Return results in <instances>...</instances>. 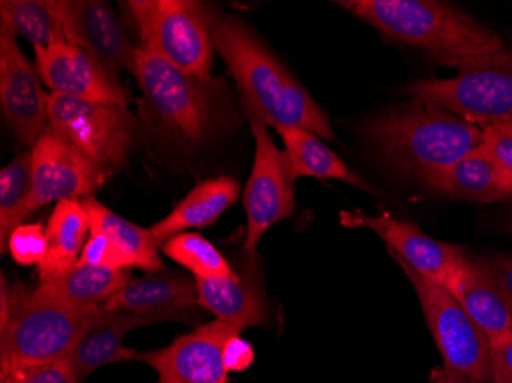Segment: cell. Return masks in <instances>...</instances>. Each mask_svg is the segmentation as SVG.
Here are the masks:
<instances>
[{
  "mask_svg": "<svg viewBox=\"0 0 512 383\" xmlns=\"http://www.w3.org/2000/svg\"><path fill=\"white\" fill-rule=\"evenodd\" d=\"M80 262L91 266L108 267V269H131L135 267L134 261L102 233L91 232L85 247H83Z\"/></svg>",
  "mask_w": 512,
  "mask_h": 383,
  "instance_id": "1f68e13d",
  "label": "cell"
},
{
  "mask_svg": "<svg viewBox=\"0 0 512 383\" xmlns=\"http://www.w3.org/2000/svg\"><path fill=\"white\" fill-rule=\"evenodd\" d=\"M166 319L165 316L135 315L103 308L102 315L83 334L73 353L69 354L68 361L76 368L80 380L86 379L103 365L134 361L137 350L123 347L126 334L134 328Z\"/></svg>",
  "mask_w": 512,
  "mask_h": 383,
  "instance_id": "ffe728a7",
  "label": "cell"
},
{
  "mask_svg": "<svg viewBox=\"0 0 512 383\" xmlns=\"http://www.w3.org/2000/svg\"><path fill=\"white\" fill-rule=\"evenodd\" d=\"M408 94L473 125L511 123L512 48L468 60L451 79L413 83Z\"/></svg>",
  "mask_w": 512,
  "mask_h": 383,
  "instance_id": "52a82bcc",
  "label": "cell"
},
{
  "mask_svg": "<svg viewBox=\"0 0 512 383\" xmlns=\"http://www.w3.org/2000/svg\"><path fill=\"white\" fill-rule=\"evenodd\" d=\"M253 361H255V351L249 342L241 338L240 334L227 341L226 347H224V364H226L227 370L240 373V371L247 370Z\"/></svg>",
  "mask_w": 512,
  "mask_h": 383,
  "instance_id": "d590c367",
  "label": "cell"
},
{
  "mask_svg": "<svg viewBox=\"0 0 512 383\" xmlns=\"http://www.w3.org/2000/svg\"><path fill=\"white\" fill-rule=\"evenodd\" d=\"M493 370L490 383H512V333L491 344Z\"/></svg>",
  "mask_w": 512,
  "mask_h": 383,
  "instance_id": "e575fe53",
  "label": "cell"
},
{
  "mask_svg": "<svg viewBox=\"0 0 512 383\" xmlns=\"http://www.w3.org/2000/svg\"><path fill=\"white\" fill-rule=\"evenodd\" d=\"M66 42L99 60L114 76L128 68L134 53L119 17L99 0H56Z\"/></svg>",
  "mask_w": 512,
  "mask_h": 383,
  "instance_id": "2e32d148",
  "label": "cell"
},
{
  "mask_svg": "<svg viewBox=\"0 0 512 383\" xmlns=\"http://www.w3.org/2000/svg\"><path fill=\"white\" fill-rule=\"evenodd\" d=\"M37 74L53 94L128 108L131 94L99 60L71 43L34 46Z\"/></svg>",
  "mask_w": 512,
  "mask_h": 383,
  "instance_id": "4fadbf2b",
  "label": "cell"
},
{
  "mask_svg": "<svg viewBox=\"0 0 512 383\" xmlns=\"http://www.w3.org/2000/svg\"><path fill=\"white\" fill-rule=\"evenodd\" d=\"M424 183L440 194L480 204L497 203L512 195L511 181L482 143L444 171L425 178Z\"/></svg>",
  "mask_w": 512,
  "mask_h": 383,
  "instance_id": "d6986e66",
  "label": "cell"
},
{
  "mask_svg": "<svg viewBox=\"0 0 512 383\" xmlns=\"http://www.w3.org/2000/svg\"><path fill=\"white\" fill-rule=\"evenodd\" d=\"M198 304L227 322L246 330L263 325L267 318L266 301L260 287L246 275L237 278H195Z\"/></svg>",
  "mask_w": 512,
  "mask_h": 383,
  "instance_id": "7402d4cb",
  "label": "cell"
},
{
  "mask_svg": "<svg viewBox=\"0 0 512 383\" xmlns=\"http://www.w3.org/2000/svg\"><path fill=\"white\" fill-rule=\"evenodd\" d=\"M161 250L181 266L191 270L195 278H237L229 262L198 233H178L166 241Z\"/></svg>",
  "mask_w": 512,
  "mask_h": 383,
  "instance_id": "f1b7e54d",
  "label": "cell"
},
{
  "mask_svg": "<svg viewBox=\"0 0 512 383\" xmlns=\"http://www.w3.org/2000/svg\"><path fill=\"white\" fill-rule=\"evenodd\" d=\"M241 328L223 321L201 325L157 351H135L134 361L151 365L160 383H227L224 347Z\"/></svg>",
  "mask_w": 512,
  "mask_h": 383,
  "instance_id": "7c38bea8",
  "label": "cell"
},
{
  "mask_svg": "<svg viewBox=\"0 0 512 383\" xmlns=\"http://www.w3.org/2000/svg\"><path fill=\"white\" fill-rule=\"evenodd\" d=\"M126 69L142 89L155 122L169 137L200 145L218 131L223 122L220 82L184 73L143 46L135 48Z\"/></svg>",
  "mask_w": 512,
  "mask_h": 383,
  "instance_id": "5b68a950",
  "label": "cell"
},
{
  "mask_svg": "<svg viewBox=\"0 0 512 383\" xmlns=\"http://www.w3.org/2000/svg\"><path fill=\"white\" fill-rule=\"evenodd\" d=\"M286 146L287 160L293 178H332L368 189L367 183L348 169L347 164L325 145L321 137L301 128L278 129Z\"/></svg>",
  "mask_w": 512,
  "mask_h": 383,
  "instance_id": "cb8c5ba5",
  "label": "cell"
},
{
  "mask_svg": "<svg viewBox=\"0 0 512 383\" xmlns=\"http://www.w3.org/2000/svg\"><path fill=\"white\" fill-rule=\"evenodd\" d=\"M88 213L89 232L102 233L117 249L134 261L135 267L157 272L163 267L151 230L125 220L94 197L82 200Z\"/></svg>",
  "mask_w": 512,
  "mask_h": 383,
  "instance_id": "484cf974",
  "label": "cell"
},
{
  "mask_svg": "<svg viewBox=\"0 0 512 383\" xmlns=\"http://www.w3.org/2000/svg\"><path fill=\"white\" fill-rule=\"evenodd\" d=\"M505 125H508L509 128H512V122L511 123H505Z\"/></svg>",
  "mask_w": 512,
  "mask_h": 383,
  "instance_id": "f35d334b",
  "label": "cell"
},
{
  "mask_svg": "<svg viewBox=\"0 0 512 383\" xmlns=\"http://www.w3.org/2000/svg\"><path fill=\"white\" fill-rule=\"evenodd\" d=\"M390 39L425 51L442 65L505 50V40L459 8L436 0H350L339 2Z\"/></svg>",
  "mask_w": 512,
  "mask_h": 383,
  "instance_id": "7a4b0ae2",
  "label": "cell"
},
{
  "mask_svg": "<svg viewBox=\"0 0 512 383\" xmlns=\"http://www.w3.org/2000/svg\"><path fill=\"white\" fill-rule=\"evenodd\" d=\"M339 220L342 226L355 229L362 227L375 232L387 243L391 255L402 259L414 272L437 284L444 285L447 282L448 276L465 253L459 246L437 241L413 224L396 220L388 213L370 217L361 210H355L339 213Z\"/></svg>",
  "mask_w": 512,
  "mask_h": 383,
  "instance_id": "9a60e30c",
  "label": "cell"
},
{
  "mask_svg": "<svg viewBox=\"0 0 512 383\" xmlns=\"http://www.w3.org/2000/svg\"><path fill=\"white\" fill-rule=\"evenodd\" d=\"M143 48L158 54L184 73L209 79L214 62L217 14L194 0L125 2Z\"/></svg>",
  "mask_w": 512,
  "mask_h": 383,
  "instance_id": "8992f818",
  "label": "cell"
},
{
  "mask_svg": "<svg viewBox=\"0 0 512 383\" xmlns=\"http://www.w3.org/2000/svg\"><path fill=\"white\" fill-rule=\"evenodd\" d=\"M214 48L234 77L253 122L273 126L276 131L301 128L324 140L335 138L321 106L240 17H217Z\"/></svg>",
  "mask_w": 512,
  "mask_h": 383,
  "instance_id": "6da1fadb",
  "label": "cell"
},
{
  "mask_svg": "<svg viewBox=\"0 0 512 383\" xmlns=\"http://www.w3.org/2000/svg\"><path fill=\"white\" fill-rule=\"evenodd\" d=\"M102 307L66 304L42 284L33 292L0 287V376L68 359Z\"/></svg>",
  "mask_w": 512,
  "mask_h": 383,
  "instance_id": "3957f363",
  "label": "cell"
},
{
  "mask_svg": "<svg viewBox=\"0 0 512 383\" xmlns=\"http://www.w3.org/2000/svg\"><path fill=\"white\" fill-rule=\"evenodd\" d=\"M48 114L51 128L109 172L128 160L137 135V120L128 109L51 92Z\"/></svg>",
  "mask_w": 512,
  "mask_h": 383,
  "instance_id": "9c48e42d",
  "label": "cell"
},
{
  "mask_svg": "<svg viewBox=\"0 0 512 383\" xmlns=\"http://www.w3.org/2000/svg\"><path fill=\"white\" fill-rule=\"evenodd\" d=\"M506 230H508V232L512 235V221L508 224V226H506Z\"/></svg>",
  "mask_w": 512,
  "mask_h": 383,
  "instance_id": "74e56055",
  "label": "cell"
},
{
  "mask_svg": "<svg viewBox=\"0 0 512 383\" xmlns=\"http://www.w3.org/2000/svg\"><path fill=\"white\" fill-rule=\"evenodd\" d=\"M198 304L195 279L177 272H152L145 278H131L103 308L135 315L165 316L175 319Z\"/></svg>",
  "mask_w": 512,
  "mask_h": 383,
  "instance_id": "ac0fdd59",
  "label": "cell"
},
{
  "mask_svg": "<svg viewBox=\"0 0 512 383\" xmlns=\"http://www.w3.org/2000/svg\"><path fill=\"white\" fill-rule=\"evenodd\" d=\"M0 106L23 145H36L50 126V95L19 48L17 37L0 27Z\"/></svg>",
  "mask_w": 512,
  "mask_h": 383,
  "instance_id": "5bb4252c",
  "label": "cell"
},
{
  "mask_svg": "<svg viewBox=\"0 0 512 383\" xmlns=\"http://www.w3.org/2000/svg\"><path fill=\"white\" fill-rule=\"evenodd\" d=\"M255 158L244 189L247 236L244 250L255 253L264 233L295 212V186L286 151L273 143L267 126L252 122Z\"/></svg>",
  "mask_w": 512,
  "mask_h": 383,
  "instance_id": "30bf717a",
  "label": "cell"
},
{
  "mask_svg": "<svg viewBox=\"0 0 512 383\" xmlns=\"http://www.w3.org/2000/svg\"><path fill=\"white\" fill-rule=\"evenodd\" d=\"M479 261L512 307V258L494 256V258L479 259Z\"/></svg>",
  "mask_w": 512,
  "mask_h": 383,
  "instance_id": "836d02e7",
  "label": "cell"
},
{
  "mask_svg": "<svg viewBox=\"0 0 512 383\" xmlns=\"http://www.w3.org/2000/svg\"><path fill=\"white\" fill-rule=\"evenodd\" d=\"M76 368L68 359L34 365V367L17 368L2 379V383H80Z\"/></svg>",
  "mask_w": 512,
  "mask_h": 383,
  "instance_id": "4dcf8cb0",
  "label": "cell"
},
{
  "mask_svg": "<svg viewBox=\"0 0 512 383\" xmlns=\"http://www.w3.org/2000/svg\"><path fill=\"white\" fill-rule=\"evenodd\" d=\"M482 145L493 154L512 183V128L508 125L485 126Z\"/></svg>",
  "mask_w": 512,
  "mask_h": 383,
  "instance_id": "d6a6232c",
  "label": "cell"
},
{
  "mask_svg": "<svg viewBox=\"0 0 512 383\" xmlns=\"http://www.w3.org/2000/svg\"><path fill=\"white\" fill-rule=\"evenodd\" d=\"M158 383H160V382H158Z\"/></svg>",
  "mask_w": 512,
  "mask_h": 383,
  "instance_id": "ab89813d",
  "label": "cell"
},
{
  "mask_svg": "<svg viewBox=\"0 0 512 383\" xmlns=\"http://www.w3.org/2000/svg\"><path fill=\"white\" fill-rule=\"evenodd\" d=\"M393 258L419 296L434 342L444 357V365L467 377L471 383H490L493 347L482 328L444 285L414 272L402 259Z\"/></svg>",
  "mask_w": 512,
  "mask_h": 383,
  "instance_id": "ba28073f",
  "label": "cell"
},
{
  "mask_svg": "<svg viewBox=\"0 0 512 383\" xmlns=\"http://www.w3.org/2000/svg\"><path fill=\"white\" fill-rule=\"evenodd\" d=\"M89 220L82 200H66L56 204L46 226L48 253L39 264L42 282L54 281L68 273L80 261L88 235Z\"/></svg>",
  "mask_w": 512,
  "mask_h": 383,
  "instance_id": "603a6c76",
  "label": "cell"
},
{
  "mask_svg": "<svg viewBox=\"0 0 512 383\" xmlns=\"http://www.w3.org/2000/svg\"><path fill=\"white\" fill-rule=\"evenodd\" d=\"M131 279L129 269H108L77 262L60 278L42 282L48 292L79 308L102 307Z\"/></svg>",
  "mask_w": 512,
  "mask_h": 383,
  "instance_id": "d4e9b609",
  "label": "cell"
},
{
  "mask_svg": "<svg viewBox=\"0 0 512 383\" xmlns=\"http://www.w3.org/2000/svg\"><path fill=\"white\" fill-rule=\"evenodd\" d=\"M430 383H471L467 377L457 373V371L451 370L447 365L442 367L434 368L430 374Z\"/></svg>",
  "mask_w": 512,
  "mask_h": 383,
  "instance_id": "8d00e7d4",
  "label": "cell"
},
{
  "mask_svg": "<svg viewBox=\"0 0 512 383\" xmlns=\"http://www.w3.org/2000/svg\"><path fill=\"white\" fill-rule=\"evenodd\" d=\"M491 344L512 333V307L479 259L463 253L444 284Z\"/></svg>",
  "mask_w": 512,
  "mask_h": 383,
  "instance_id": "e0dca14e",
  "label": "cell"
},
{
  "mask_svg": "<svg viewBox=\"0 0 512 383\" xmlns=\"http://www.w3.org/2000/svg\"><path fill=\"white\" fill-rule=\"evenodd\" d=\"M0 27L22 36L33 46H53L66 42L56 0H2Z\"/></svg>",
  "mask_w": 512,
  "mask_h": 383,
  "instance_id": "4316f807",
  "label": "cell"
},
{
  "mask_svg": "<svg viewBox=\"0 0 512 383\" xmlns=\"http://www.w3.org/2000/svg\"><path fill=\"white\" fill-rule=\"evenodd\" d=\"M33 151L22 152L0 172V252H8L10 236L30 217Z\"/></svg>",
  "mask_w": 512,
  "mask_h": 383,
  "instance_id": "83f0119b",
  "label": "cell"
},
{
  "mask_svg": "<svg viewBox=\"0 0 512 383\" xmlns=\"http://www.w3.org/2000/svg\"><path fill=\"white\" fill-rule=\"evenodd\" d=\"M8 250L20 266H33V264L39 266L48 253L46 230H43L40 224L17 227L11 233Z\"/></svg>",
  "mask_w": 512,
  "mask_h": 383,
  "instance_id": "f546056e",
  "label": "cell"
},
{
  "mask_svg": "<svg viewBox=\"0 0 512 383\" xmlns=\"http://www.w3.org/2000/svg\"><path fill=\"white\" fill-rule=\"evenodd\" d=\"M483 129L430 103L413 100L367 126L370 145L391 166L422 181L482 143Z\"/></svg>",
  "mask_w": 512,
  "mask_h": 383,
  "instance_id": "277c9868",
  "label": "cell"
},
{
  "mask_svg": "<svg viewBox=\"0 0 512 383\" xmlns=\"http://www.w3.org/2000/svg\"><path fill=\"white\" fill-rule=\"evenodd\" d=\"M30 213L50 203L92 197L111 172L48 126L33 146Z\"/></svg>",
  "mask_w": 512,
  "mask_h": 383,
  "instance_id": "8fae6325",
  "label": "cell"
},
{
  "mask_svg": "<svg viewBox=\"0 0 512 383\" xmlns=\"http://www.w3.org/2000/svg\"><path fill=\"white\" fill-rule=\"evenodd\" d=\"M241 187L230 177L206 180L195 186L165 220L151 227L155 246H163L172 236L186 229L212 226L218 218L237 203Z\"/></svg>",
  "mask_w": 512,
  "mask_h": 383,
  "instance_id": "44dd1931",
  "label": "cell"
}]
</instances>
